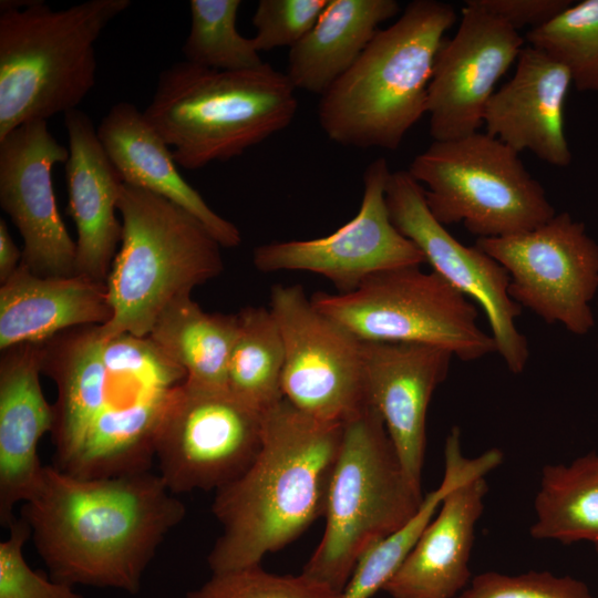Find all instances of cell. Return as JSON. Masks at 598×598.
Wrapping results in <instances>:
<instances>
[{
    "instance_id": "cell-6",
    "label": "cell",
    "mask_w": 598,
    "mask_h": 598,
    "mask_svg": "<svg viewBox=\"0 0 598 598\" xmlns=\"http://www.w3.org/2000/svg\"><path fill=\"white\" fill-rule=\"evenodd\" d=\"M130 0L44 1L0 12V140L20 125L78 109L96 81L95 42Z\"/></svg>"
},
{
    "instance_id": "cell-21",
    "label": "cell",
    "mask_w": 598,
    "mask_h": 598,
    "mask_svg": "<svg viewBox=\"0 0 598 598\" xmlns=\"http://www.w3.org/2000/svg\"><path fill=\"white\" fill-rule=\"evenodd\" d=\"M64 126L70 153L64 164L68 214L78 233L75 272L106 282L122 239L116 210L123 181L85 112L64 113Z\"/></svg>"
},
{
    "instance_id": "cell-11",
    "label": "cell",
    "mask_w": 598,
    "mask_h": 598,
    "mask_svg": "<svg viewBox=\"0 0 598 598\" xmlns=\"http://www.w3.org/2000/svg\"><path fill=\"white\" fill-rule=\"evenodd\" d=\"M474 245L504 267L509 295L520 307L576 336L595 327L598 243L569 213H556L532 230L480 238Z\"/></svg>"
},
{
    "instance_id": "cell-19",
    "label": "cell",
    "mask_w": 598,
    "mask_h": 598,
    "mask_svg": "<svg viewBox=\"0 0 598 598\" xmlns=\"http://www.w3.org/2000/svg\"><path fill=\"white\" fill-rule=\"evenodd\" d=\"M571 84L568 70L544 51L526 45L514 75L494 92L484 113L485 133L518 154L530 151L557 167L571 162L564 106Z\"/></svg>"
},
{
    "instance_id": "cell-20",
    "label": "cell",
    "mask_w": 598,
    "mask_h": 598,
    "mask_svg": "<svg viewBox=\"0 0 598 598\" xmlns=\"http://www.w3.org/2000/svg\"><path fill=\"white\" fill-rule=\"evenodd\" d=\"M0 524L9 528L13 509L37 492L43 474L38 445L54 423L53 406L40 383L41 343L1 351Z\"/></svg>"
},
{
    "instance_id": "cell-30",
    "label": "cell",
    "mask_w": 598,
    "mask_h": 598,
    "mask_svg": "<svg viewBox=\"0 0 598 598\" xmlns=\"http://www.w3.org/2000/svg\"><path fill=\"white\" fill-rule=\"evenodd\" d=\"M240 0L189 1L190 28L182 52L185 61L218 71H244L265 62L252 38L237 30Z\"/></svg>"
},
{
    "instance_id": "cell-7",
    "label": "cell",
    "mask_w": 598,
    "mask_h": 598,
    "mask_svg": "<svg viewBox=\"0 0 598 598\" xmlns=\"http://www.w3.org/2000/svg\"><path fill=\"white\" fill-rule=\"evenodd\" d=\"M424 495L405 473L380 413L369 404L344 423L323 535L302 573L343 591L374 544L405 524Z\"/></svg>"
},
{
    "instance_id": "cell-8",
    "label": "cell",
    "mask_w": 598,
    "mask_h": 598,
    "mask_svg": "<svg viewBox=\"0 0 598 598\" xmlns=\"http://www.w3.org/2000/svg\"><path fill=\"white\" fill-rule=\"evenodd\" d=\"M408 171L426 186L432 215L444 226L462 223L476 239L528 231L556 214L518 153L485 132L433 141Z\"/></svg>"
},
{
    "instance_id": "cell-2",
    "label": "cell",
    "mask_w": 598,
    "mask_h": 598,
    "mask_svg": "<svg viewBox=\"0 0 598 598\" xmlns=\"http://www.w3.org/2000/svg\"><path fill=\"white\" fill-rule=\"evenodd\" d=\"M343 429L285 399L264 413L255 460L215 492L221 533L207 556L212 574L260 565L323 517Z\"/></svg>"
},
{
    "instance_id": "cell-35",
    "label": "cell",
    "mask_w": 598,
    "mask_h": 598,
    "mask_svg": "<svg viewBox=\"0 0 598 598\" xmlns=\"http://www.w3.org/2000/svg\"><path fill=\"white\" fill-rule=\"evenodd\" d=\"M328 0H260L252 17L259 52L299 43L312 29Z\"/></svg>"
},
{
    "instance_id": "cell-12",
    "label": "cell",
    "mask_w": 598,
    "mask_h": 598,
    "mask_svg": "<svg viewBox=\"0 0 598 598\" xmlns=\"http://www.w3.org/2000/svg\"><path fill=\"white\" fill-rule=\"evenodd\" d=\"M268 308L283 342V399L326 422L344 424L363 411L362 341L320 311L299 285L274 286Z\"/></svg>"
},
{
    "instance_id": "cell-26",
    "label": "cell",
    "mask_w": 598,
    "mask_h": 598,
    "mask_svg": "<svg viewBox=\"0 0 598 598\" xmlns=\"http://www.w3.org/2000/svg\"><path fill=\"white\" fill-rule=\"evenodd\" d=\"M237 331V313H208L187 295L162 311L147 338L167 361L184 371L185 383L227 390Z\"/></svg>"
},
{
    "instance_id": "cell-25",
    "label": "cell",
    "mask_w": 598,
    "mask_h": 598,
    "mask_svg": "<svg viewBox=\"0 0 598 598\" xmlns=\"http://www.w3.org/2000/svg\"><path fill=\"white\" fill-rule=\"evenodd\" d=\"M401 11L395 0H328L307 35L289 50L296 90L322 95L359 59L379 25Z\"/></svg>"
},
{
    "instance_id": "cell-29",
    "label": "cell",
    "mask_w": 598,
    "mask_h": 598,
    "mask_svg": "<svg viewBox=\"0 0 598 598\" xmlns=\"http://www.w3.org/2000/svg\"><path fill=\"white\" fill-rule=\"evenodd\" d=\"M237 316L238 331L227 368V390L265 413L283 399L282 337L269 308L249 306Z\"/></svg>"
},
{
    "instance_id": "cell-22",
    "label": "cell",
    "mask_w": 598,
    "mask_h": 598,
    "mask_svg": "<svg viewBox=\"0 0 598 598\" xmlns=\"http://www.w3.org/2000/svg\"><path fill=\"white\" fill-rule=\"evenodd\" d=\"M486 493V476L452 488L382 590L392 598H456L472 580L470 559Z\"/></svg>"
},
{
    "instance_id": "cell-16",
    "label": "cell",
    "mask_w": 598,
    "mask_h": 598,
    "mask_svg": "<svg viewBox=\"0 0 598 598\" xmlns=\"http://www.w3.org/2000/svg\"><path fill=\"white\" fill-rule=\"evenodd\" d=\"M524 38L476 0L465 2L460 25L435 59L426 113L433 141L467 136L484 124L499 79L524 49Z\"/></svg>"
},
{
    "instance_id": "cell-24",
    "label": "cell",
    "mask_w": 598,
    "mask_h": 598,
    "mask_svg": "<svg viewBox=\"0 0 598 598\" xmlns=\"http://www.w3.org/2000/svg\"><path fill=\"white\" fill-rule=\"evenodd\" d=\"M112 318L106 282L84 276L42 277L20 262L0 286V350L42 343L76 327Z\"/></svg>"
},
{
    "instance_id": "cell-18",
    "label": "cell",
    "mask_w": 598,
    "mask_h": 598,
    "mask_svg": "<svg viewBox=\"0 0 598 598\" xmlns=\"http://www.w3.org/2000/svg\"><path fill=\"white\" fill-rule=\"evenodd\" d=\"M453 358L429 344L362 341L367 400L380 413L405 473L420 488L427 409Z\"/></svg>"
},
{
    "instance_id": "cell-37",
    "label": "cell",
    "mask_w": 598,
    "mask_h": 598,
    "mask_svg": "<svg viewBox=\"0 0 598 598\" xmlns=\"http://www.w3.org/2000/svg\"><path fill=\"white\" fill-rule=\"evenodd\" d=\"M22 259V251L18 248L8 229L7 223L0 218V282L7 281L17 270Z\"/></svg>"
},
{
    "instance_id": "cell-28",
    "label": "cell",
    "mask_w": 598,
    "mask_h": 598,
    "mask_svg": "<svg viewBox=\"0 0 598 598\" xmlns=\"http://www.w3.org/2000/svg\"><path fill=\"white\" fill-rule=\"evenodd\" d=\"M534 508L533 538L587 542L598 554V453L544 466Z\"/></svg>"
},
{
    "instance_id": "cell-4",
    "label": "cell",
    "mask_w": 598,
    "mask_h": 598,
    "mask_svg": "<svg viewBox=\"0 0 598 598\" xmlns=\"http://www.w3.org/2000/svg\"><path fill=\"white\" fill-rule=\"evenodd\" d=\"M295 91L287 74L266 62L218 71L182 61L161 72L143 112L177 165L198 169L288 127L298 111Z\"/></svg>"
},
{
    "instance_id": "cell-32",
    "label": "cell",
    "mask_w": 598,
    "mask_h": 598,
    "mask_svg": "<svg viewBox=\"0 0 598 598\" xmlns=\"http://www.w3.org/2000/svg\"><path fill=\"white\" fill-rule=\"evenodd\" d=\"M186 598H342V592L303 573L277 575L256 565L213 573Z\"/></svg>"
},
{
    "instance_id": "cell-9",
    "label": "cell",
    "mask_w": 598,
    "mask_h": 598,
    "mask_svg": "<svg viewBox=\"0 0 598 598\" xmlns=\"http://www.w3.org/2000/svg\"><path fill=\"white\" fill-rule=\"evenodd\" d=\"M311 301L361 341L434 346L465 362L496 352L476 306L420 266L381 271L351 292H317Z\"/></svg>"
},
{
    "instance_id": "cell-1",
    "label": "cell",
    "mask_w": 598,
    "mask_h": 598,
    "mask_svg": "<svg viewBox=\"0 0 598 598\" xmlns=\"http://www.w3.org/2000/svg\"><path fill=\"white\" fill-rule=\"evenodd\" d=\"M20 512L53 580L136 595L186 507L152 471L80 478L44 465Z\"/></svg>"
},
{
    "instance_id": "cell-27",
    "label": "cell",
    "mask_w": 598,
    "mask_h": 598,
    "mask_svg": "<svg viewBox=\"0 0 598 598\" xmlns=\"http://www.w3.org/2000/svg\"><path fill=\"white\" fill-rule=\"evenodd\" d=\"M444 462L440 485L424 495L417 512L405 524L362 555L342 591V598H371L383 589L416 545L444 496L462 482L487 476L501 465L503 453L498 448H489L478 456L466 457L462 450L461 430L453 426L445 439Z\"/></svg>"
},
{
    "instance_id": "cell-36",
    "label": "cell",
    "mask_w": 598,
    "mask_h": 598,
    "mask_svg": "<svg viewBox=\"0 0 598 598\" xmlns=\"http://www.w3.org/2000/svg\"><path fill=\"white\" fill-rule=\"evenodd\" d=\"M489 13L518 31L534 30L550 22L569 6L571 0H476ZM528 30V31H529Z\"/></svg>"
},
{
    "instance_id": "cell-10",
    "label": "cell",
    "mask_w": 598,
    "mask_h": 598,
    "mask_svg": "<svg viewBox=\"0 0 598 598\" xmlns=\"http://www.w3.org/2000/svg\"><path fill=\"white\" fill-rule=\"evenodd\" d=\"M262 415L228 390L177 384L154 440V460L166 487L179 496L216 492L235 481L259 452Z\"/></svg>"
},
{
    "instance_id": "cell-14",
    "label": "cell",
    "mask_w": 598,
    "mask_h": 598,
    "mask_svg": "<svg viewBox=\"0 0 598 598\" xmlns=\"http://www.w3.org/2000/svg\"><path fill=\"white\" fill-rule=\"evenodd\" d=\"M390 174L384 157L372 161L363 173L362 200L352 219L323 237L257 246L252 252L256 269L318 274L338 293H348L381 271L421 266L423 255L391 220L385 200Z\"/></svg>"
},
{
    "instance_id": "cell-17",
    "label": "cell",
    "mask_w": 598,
    "mask_h": 598,
    "mask_svg": "<svg viewBox=\"0 0 598 598\" xmlns=\"http://www.w3.org/2000/svg\"><path fill=\"white\" fill-rule=\"evenodd\" d=\"M69 154L47 121L24 123L0 140V205L23 239L21 262L42 277L76 275V245L52 185L53 166L65 164Z\"/></svg>"
},
{
    "instance_id": "cell-34",
    "label": "cell",
    "mask_w": 598,
    "mask_h": 598,
    "mask_svg": "<svg viewBox=\"0 0 598 598\" xmlns=\"http://www.w3.org/2000/svg\"><path fill=\"white\" fill-rule=\"evenodd\" d=\"M456 598H594L588 586L571 576L530 570L518 575L486 571L472 578Z\"/></svg>"
},
{
    "instance_id": "cell-23",
    "label": "cell",
    "mask_w": 598,
    "mask_h": 598,
    "mask_svg": "<svg viewBox=\"0 0 598 598\" xmlns=\"http://www.w3.org/2000/svg\"><path fill=\"white\" fill-rule=\"evenodd\" d=\"M99 140L124 184L148 190L195 216L220 244L241 243L237 226L215 213L181 175L169 146L134 104H114L96 127Z\"/></svg>"
},
{
    "instance_id": "cell-5",
    "label": "cell",
    "mask_w": 598,
    "mask_h": 598,
    "mask_svg": "<svg viewBox=\"0 0 598 598\" xmlns=\"http://www.w3.org/2000/svg\"><path fill=\"white\" fill-rule=\"evenodd\" d=\"M122 239L106 279V338L148 337L162 311L224 269L220 244L190 213L148 190L122 185Z\"/></svg>"
},
{
    "instance_id": "cell-33",
    "label": "cell",
    "mask_w": 598,
    "mask_h": 598,
    "mask_svg": "<svg viewBox=\"0 0 598 598\" xmlns=\"http://www.w3.org/2000/svg\"><path fill=\"white\" fill-rule=\"evenodd\" d=\"M8 529V538L0 542V598H83L73 586L55 581L28 565L23 546L31 532L21 517Z\"/></svg>"
},
{
    "instance_id": "cell-3",
    "label": "cell",
    "mask_w": 598,
    "mask_h": 598,
    "mask_svg": "<svg viewBox=\"0 0 598 598\" xmlns=\"http://www.w3.org/2000/svg\"><path fill=\"white\" fill-rule=\"evenodd\" d=\"M455 9L413 0L379 30L354 64L321 95L318 120L332 142L394 151L426 113L427 92Z\"/></svg>"
},
{
    "instance_id": "cell-31",
    "label": "cell",
    "mask_w": 598,
    "mask_h": 598,
    "mask_svg": "<svg viewBox=\"0 0 598 598\" xmlns=\"http://www.w3.org/2000/svg\"><path fill=\"white\" fill-rule=\"evenodd\" d=\"M526 40L564 65L578 91L598 93V0L574 2Z\"/></svg>"
},
{
    "instance_id": "cell-15",
    "label": "cell",
    "mask_w": 598,
    "mask_h": 598,
    "mask_svg": "<svg viewBox=\"0 0 598 598\" xmlns=\"http://www.w3.org/2000/svg\"><path fill=\"white\" fill-rule=\"evenodd\" d=\"M101 326L65 330L41 343V372L58 390L51 432L53 466L66 472L89 435L165 386L153 377L131 374L120 382L106 360Z\"/></svg>"
},
{
    "instance_id": "cell-13",
    "label": "cell",
    "mask_w": 598,
    "mask_h": 598,
    "mask_svg": "<svg viewBox=\"0 0 598 598\" xmlns=\"http://www.w3.org/2000/svg\"><path fill=\"white\" fill-rule=\"evenodd\" d=\"M385 200L392 223L419 248L432 270L482 308L496 353L512 373H522L529 348L516 326L522 307L509 295V276L504 267L476 245L458 241L432 215L424 188L409 171L391 172Z\"/></svg>"
}]
</instances>
